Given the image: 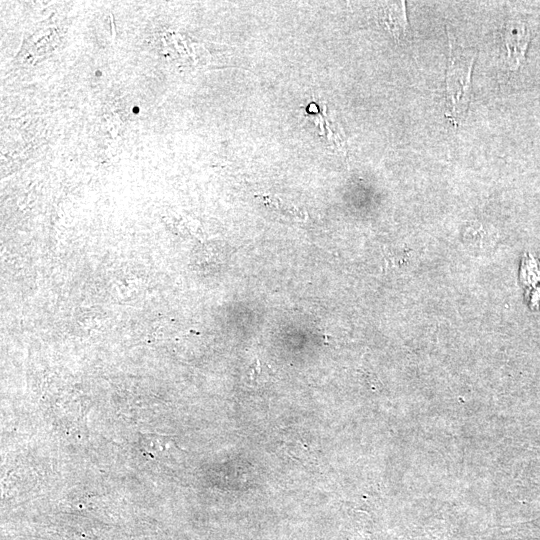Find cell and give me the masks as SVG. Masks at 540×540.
Wrapping results in <instances>:
<instances>
[{
	"label": "cell",
	"mask_w": 540,
	"mask_h": 540,
	"mask_svg": "<svg viewBox=\"0 0 540 540\" xmlns=\"http://www.w3.org/2000/svg\"><path fill=\"white\" fill-rule=\"evenodd\" d=\"M382 8L381 21L397 40H406L410 29L406 16L405 2H387Z\"/></svg>",
	"instance_id": "cell-3"
},
{
	"label": "cell",
	"mask_w": 540,
	"mask_h": 540,
	"mask_svg": "<svg viewBox=\"0 0 540 540\" xmlns=\"http://www.w3.org/2000/svg\"><path fill=\"white\" fill-rule=\"evenodd\" d=\"M505 67L516 71L524 63L526 51L531 39L529 27L522 21L510 20L504 28Z\"/></svg>",
	"instance_id": "cell-2"
},
{
	"label": "cell",
	"mask_w": 540,
	"mask_h": 540,
	"mask_svg": "<svg viewBox=\"0 0 540 540\" xmlns=\"http://www.w3.org/2000/svg\"><path fill=\"white\" fill-rule=\"evenodd\" d=\"M449 43L446 91L452 104V117L460 118L472 99L471 74L477 52L460 46L451 35Z\"/></svg>",
	"instance_id": "cell-1"
}]
</instances>
